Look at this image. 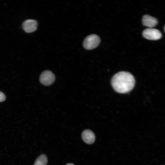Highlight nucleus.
I'll list each match as a JSON object with an SVG mask.
<instances>
[{
    "instance_id": "f257e3e1",
    "label": "nucleus",
    "mask_w": 165,
    "mask_h": 165,
    "mask_svg": "<svg viewBox=\"0 0 165 165\" xmlns=\"http://www.w3.org/2000/svg\"><path fill=\"white\" fill-rule=\"evenodd\" d=\"M135 79L129 72H121L116 74L111 80L114 90L120 93H126L131 90L135 84Z\"/></svg>"
},
{
    "instance_id": "f03ea898",
    "label": "nucleus",
    "mask_w": 165,
    "mask_h": 165,
    "mask_svg": "<svg viewBox=\"0 0 165 165\" xmlns=\"http://www.w3.org/2000/svg\"><path fill=\"white\" fill-rule=\"evenodd\" d=\"M100 42V38L97 35L91 34L85 38L83 41V45L85 49L91 50L98 46Z\"/></svg>"
},
{
    "instance_id": "7ed1b4c3",
    "label": "nucleus",
    "mask_w": 165,
    "mask_h": 165,
    "mask_svg": "<svg viewBox=\"0 0 165 165\" xmlns=\"http://www.w3.org/2000/svg\"><path fill=\"white\" fill-rule=\"evenodd\" d=\"M142 35L145 38L150 40H157L162 37V34L159 30L148 28L145 29L143 31Z\"/></svg>"
},
{
    "instance_id": "20e7f679",
    "label": "nucleus",
    "mask_w": 165,
    "mask_h": 165,
    "mask_svg": "<svg viewBox=\"0 0 165 165\" xmlns=\"http://www.w3.org/2000/svg\"><path fill=\"white\" fill-rule=\"evenodd\" d=\"M54 75L50 71L46 70L41 74L40 77V82L42 84L48 86L52 84L55 80Z\"/></svg>"
},
{
    "instance_id": "39448f33",
    "label": "nucleus",
    "mask_w": 165,
    "mask_h": 165,
    "mask_svg": "<svg viewBox=\"0 0 165 165\" xmlns=\"http://www.w3.org/2000/svg\"><path fill=\"white\" fill-rule=\"evenodd\" d=\"M37 25L38 23L36 20L28 19L24 22L22 26L23 29L26 32L31 33L36 30Z\"/></svg>"
},
{
    "instance_id": "423d86ee",
    "label": "nucleus",
    "mask_w": 165,
    "mask_h": 165,
    "mask_svg": "<svg viewBox=\"0 0 165 165\" xmlns=\"http://www.w3.org/2000/svg\"><path fill=\"white\" fill-rule=\"evenodd\" d=\"M82 138L84 141L88 144L93 143L95 139L94 134L91 130L89 129L85 130L82 132Z\"/></svg>"
},
{
    "instance_id": "0eeeda50",
    "label": "nucleus",
    "mask_w": 165,
    "mask_h": 165,
    "mask_svg": "<svg viewBox=\"0 0 165 165\" xmlns=\"http://www.w3.org/2000/svg\"><path fill=\"white\" fill-rule=\"evenodd\" d=\"M142 21L144 26L149 28L154 27L158 23V20L156 18L148 15L143 16Z\"/></svg>"
},
{
    "instance_id": "6e6552de",
    "label": "nucleus",
    "mask_w": 165,
    "mask_h": 165,
    "mask_svg": "<svg viewBox=\"0 0 165 165\" xmlns=\"http://www.w3.org/2000/svg\"><path fill=\"white\" fill-rule=\"evenodd\" d=\"M47 161L46 156L45 155L42 154L36 159L34 165H46Z\"/></svg>"
},
{
    "instance_id": "1a4fd4ad",
    "label": "nucleus",
    "mask_w": 165,
    "mask_h": 165,
    "mask_svg": "<svg viewBox=\"0 0 165 165\" xmlns=\"http://www.w3.org/2000/svg\"><path fill=\"white\" fill-rule=\"evenodd\" d=\"M6 96L2 92L0 91V102H2L5 100Z\"/></svg>"
},
{
    "instance_id": "9d476101",
    "label": "nucleus",
    "mask_w": 165,
    "mask_h": 165,
    "mask_svg": "<svg viewBox=\"0 0 165 165\" xmlns=\"http://www.w3.org/2000/svg\"><path fill=\"white\" fill-rule=\"evenodd\" d=\"M66 165H74L72 163H67Z\"/></svg>"
},
{
    "instance_id": "9b49d317",
    "label": "nucleus",
    "mask_w": 165,
    "mask_h": 165,
    "mask_svg": "<svg viewBox=\"0 0 165 165\" xmlns=\"http://www.w3.org/2000/svg\"><path fill=\"white\" fill-rule=\"evenodd\" d=\"M164 31L165 32V26L164 27Z\"/></svg>"
}]
</instances>
